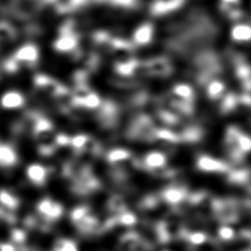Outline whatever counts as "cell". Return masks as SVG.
Masks as SVG:
<instances>
[{
    "instance_id": "6",
    "label": "cell",
    "mask_w": 251,
    "mask_h": 251,
    "mask_svg": "<svg viewBox=\"0 0 251 251\" xmlns=\"http://www.w3.org/2000/svg\"><path fill=\"white\" fill-rule=\"evenodd\" d=\"M51 251H79V250L75 241L70 238L61 237L54 242Z\"/></svg>"
},
{
    "instance_id": "5",
    "label": "cell",
    "mask_w": 251,
    "mask_h": 251,
    "mask_svg": "<svg viewBox=\"0 0 251 251\" xmlns=\"http://www.w3.org/2000/svg\"><path fill=\"white\" fill-rule=\"evenodd\" d=\"M26 175L28 179L36 185L43 184L46 179V171L41 165L38 164L30 165L26 170Z\"/></svg>"
},
{
    "instance_id": "11",
    "label": "cell",
    "mask_w": 251,
    "mask_h": 251,
    "mask_svg": "<svg viewBox=\"0 0 251 251\" xmlns=\"http://www.w3.org/2000/svg\"><path fill=\"white\" fill-rule=\"evenodd\" d=\"M11 240L13 243L19 245V247L23 246V244L26 240L25 231L22 228H14L11 231Z\"/></svg>"
},
{
    "instance_id": "13",
    "label": "cell",
    "mask_w": 251,
    "mask_h": 251,
    "mask_svg": "<svg viewBox=\"0 0 251 251\" xmlns=\"http://www.w3.org/2000/svg\"><path fill=\"white\" fill-rule=\"evenodd\" d=\"M146 162L149 166L156 167V166H159L163 163V157L158 153H151V154L148 155V157L146 159Z\"/></svg>"
},
{
    "instance_id": "9",
    "label": "cell",
    "mask_w": 251,
    "mask_h": 251,
    "mask_svg": "<svg viewBox=\"0 0 251 251\" xmlns=\"http://www.w3.org/2000/svg\"><path fill=\"white\" fill-rule=\"evenodd\" d=\"M151 28L150 26H140L134 34V38L139 43H146L150 40L151 37Z\"/></svg>"
},
{
    "instance_id": "1",
    "label": "cell",
    "mask_w": 251,
    "mask_h": 251,
    "mask_svg": "<svg viewBox=\"0 0 251 251\" xmlns=\"http://www.w3.org/2000/svg\"><path fill=\"white\" fill-rule=\"evenodd\" d=\"M71 221L77 232L83 236H94L103 231V225L98 218L91 213L87 206L75 207L71 213Z\"/></svg>"
},
{
    "instance_id": "14",
    "label": "cell",
    "mask_w": 251,
    "mask_h": 251,
    "mask_svg": "<svg viewBox=\"0 0 251 251\" xmlns=\"http://www.w3.org/2000/svg\"><path fill=\"white\" fill-rule=\"evenodd\" d=\"M74 43H75V41H74V39H73L72 37H67V36H65V37H62V38L58 41L57 46H58V48H60V49L68 50V49H70V48H72V47L74 46Z\"/></svg>"
},
{
    "instance_id": "10",
    "label": "cell",
    "mask_w": 251,
    "mask_h": 251,
    "mask_svg": "<svg viewBox=\"0 0 251 251\" xmlns=\"http://www.w3.org/2000/svg\"><path fill=\"white\" fill-rule=\"evenodd\" d=\"M19 57L22 59V60H25V61H32L36 58L37 56V51L36 49L33 47V46H25L23 47L19 53H18Z\"/></svg>"
},
{
    "instance_id": "18",
    "label": "cell",
    "mask_w": 251,
    "mask_h": 251,
    "mask_svg": "<svg viewBox=\"0 0 251 251\" xmlns=\"http://www.w3.org/2000/svg\"><path fill=\"white\" fill-rule=\"evenodd\" d=\"M233 235V231L229 228V227H223L221 230H220V236L223 238V239H226V240H228L232 237Z\"/></svg>"
},
{
    "instance_id": "19",
    "label": "cell",
    "mask_w": 251,
    "mask_h": 251,
    "mask_svg": "<svg viewBox=\"0 0 251 251\" xmlns=\"http://www.w3.org/2000/svg\"><path fill=\"white\" fill-rule=\"evenodd\" d=\"M0 251H18V248L8 242H0Z\"/></svg>"
},
{
    "instance_id": "3",
    "label": "cell",
    "mask_w": 251,
    "mask_h": 251,
    "mask_svg": "<svg viewBox=\"0 0 251 251\" xmlns=\"http://www.w3.org/2000/svg\"><path fill=\"white\" fill-rule=\"evenodd\" d=\"M36 210L39 217L50 225L60 220L64 213L63 206L59 202L54 201L50 198H44L40 200L37 203Z\"/></svg>"
},
{
    "instance_id": "8",
    "label": "cell",
    "mask_w": 251,
    "mask_h": 251,
    "mask_svg": "<svg viewBox=\"0 0 251 251\" xmlns=\"http://www.w3.org/2000/svg\"><path fill=\"white\" fill-rule=\"evenodd\" d=\"M0 203L7 210H16L19 207L20 201L12 193L5 191V190H1L0 191Z\"/></svg>"
},
{
    "instance_id": "4",
    "label": "cell",
    "mask_w": 251,
    "mask_h": 251,
    "mask_svg": "<svg viewBox=\"0 0 251 251\" xmlns=\"http://www.w3.org/2000/svg\"><path fill=\"white\" fill-rule=\"evenodd\" d=\"M0 103L5 109H16L24 104V97L20 92L16 90H10L2 95Z\"/></svg>"
},
{
    "instance_id": "12",
    "label": "cell",
    "mask_w": 251,
    "mask_h": 251,
    "mask_svg": "<svg viewBox=\"0 0 251 251\" xmlns=\"http://www.w3.org/2000/svg\"><path fill=\"white\" fill-rule=\"evenodd\" d=\"M15 155L14 153L5 146H0V163L10 164L14 161Z\"/></svg>"
},
{
    "instance_id": "16",
    "label": "cell",
    "mask_w": 251,
    "mask_h": 251,
    "mask_svg": "<svg viewBox=\"0 0 251 251\" xmlns=\"http://www.w3.org/2000/svg\"><path fill=\"white\" fill-rule=\"evenodd\" d=\"M188 238L190 239L191 242H193L195 244H200V243L205 241L206 235L202 232H193V233L190 234V236Z\"/></svg>"
},
{
    "instance_id": "17",
    "label": "cell",
    "mask_w": 251,
    "mask_h": 251,
    "mask_svg": "<svg viewBox=\"0 0 251 251\" xmlns=\"http://www.w3.org/2000/svg\"><path fill=\"white\" fill-rule=\"evenodd\" d=\"M165 197L166 199L169 201V202H176L179 200L180 198V194L179 192L176 191V190H170V191H167L166 194H165Z\"/></svg>"
},
{
    "instance_id": "15",
    "label": "cell",
    "mask_w": 251,
    "mask_h": 251,
    "mask_svg": "<svg viewBox=\"0 0 251 251\" xmlns=\"http://www.w3.org/2000/svg\"><path fill=\"white\" fill-rule=\"evenodd\" d=\"M250 34H251V30L248 27H245V26L244 27L243 26L238 27L234 31V37L235 38H242V39L244 38V39H246V38L250 37Z\"/></svg>"
},
{
    "instance_id": "7",
    "label": "cell",
    "mask_w": 251,
    "mask_h": 251,
    "mask_svg": "<svg viewBox=\"0 0 251 251\" xmlns=\"http://www.w3.org/2000/svg\"><path fill=\"white\" fill-rule=\"evenodd\" d=\"M117 226H134L137 222V218L134 215V213L128 211L127 209L123 211L122 213H119L117 215H113Z\"/></svg>"
},
{
    "instance_id": "2",
    "label": "cell",
    "mask_w": 251,
    "mask_h": 251,
    "mask_svg": "<svg viewBox=\"0 0 251 251\" xmlns=\"http://www.w3.org/2000/svg\"><path fill=\"white\" fill-rule=\"evenodd\" d=\"M118 248L120 251H151L153 247L140 233L129 230L120 237Z\"/></svg>"
},
{
    "instance_id": "20",
    "label": "cell",
    "mask_w": 251,
    "mask_h": 251,
    "mask_svg": "<svg viewBox=\"0 0 251 251\" xmlns=\"http://www.w3.org/2000/svg\"><path fill=\"white\" fill-rule=\"evenodd\" d=\"M126 157V153L124 151H115L113 153H111V159L116 161V160H120V159H124Z\"/></svg>"
}]
</instances>
